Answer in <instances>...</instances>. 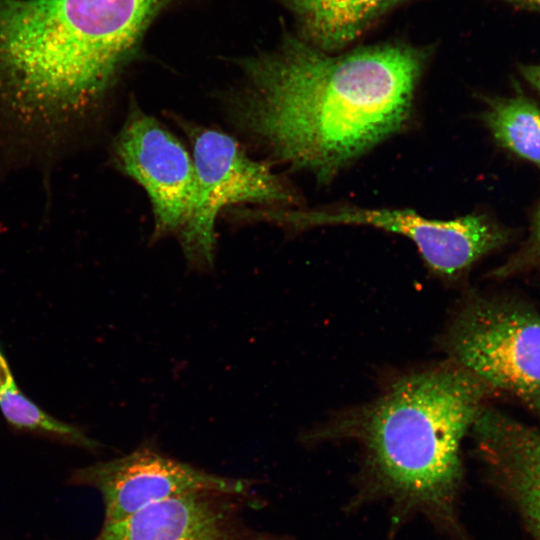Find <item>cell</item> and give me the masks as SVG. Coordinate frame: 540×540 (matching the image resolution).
<instances>
[{
  "mask_svg": "<svg viewBox=\"0 0 540 540\" xmlns=\"http://www.w3.org/2000/svg\"><path fill=\"white\" fill-rule=\"evenodd\" d=\"M430 55L401 42L329 53L288 35L240 61L232 115L274 159L328 182L408 125Z\"/></svg>",
  "mask_w": 540,
  "mask_h": 540,
  "instance_id": "6da1fadb",
  "label": "cell"
},
{
  "mask_svg": "<svg viewBox=\"0 0 540 540\" xmlns=\"http://www.w3.org/2000/svg\"><path fill=\"white\" fill-rule=\"evenodd\" d=\"M488 390L451 360L394 382L348 428L363 449L366 490L457 534L460 448Z\"/></svg>",
  "mask_w": 540,
  "mask_h": 540,
  "instance_id": "7a4b0ae2",
  "label": "cell"
},
{
  "mask_svg": "<svg viewBox=\"0 0 540 540\" xmlns=\"http://www.w3.org/2000/svg\"><path fill=\"white\" fill-rule=\"evenodd\" d=\"M192 147L197 193L190 217L177 234L188 267L214 269L215 222L226 206L255 203L286 208L299 197L270 164L252 159L229 134L182 122Z\"/></svg>",
  "mask_w": 540,
  "mask_h": 540,
  "instance_id": "3957f363",
  "label": "cell"
},
{
  "mask_svg": "<svg viewBox=\"0 0 540 540\" xmlns=\"http://www.w3.org/2000/svg\"><path fill=\"white\" fill-rule=\"evenodd\" d=\"M450 360L540 413V314L477 301L455 317L446 336Z\"/></svg>",
  "mask_w": 540,
  "mask_h": 540,
  "instance_id": "277c9868",
  "label": "cell"
},
{
  "mask_svg": "<svg viewBox=\"0 0 540 540\" xmlns=\"http://www.w3.org/2000/svg\"><path fill=\"white\" fill-rule=\"evenodd\" d=\"M261 218L292 228L367 225L400 234L416 246L426 265L451 278L505 241L504 231L485 214L451 220L423 217L411 210L337 206L315 210L265 209Z\"/></svg>",
  "mask_w": 540,
  "mask_h": 540,
  "instance_id": "5b68a950",
  "label": "cell"
},
{
  "mask_svg": "<svg viewBox=\"0 0 540 540\" xmlns=\"http://www.w3.org/2000/svg\"><path fill=\"white\" fill-rule=\"evenodd\" d=\"M67 482L99 493L103 523L122 521L150 505L194 493L254 496L250 480L208 472L164 454L151 442L118 458L75 468Z\"/></svg>",
  "mask_w": 540,
  "mask_h": 540,
  "instance_id": "8992f818",
  "label": "cell"
},
{
  "mask_svg": "<svg viewBox=\"0 0 540 540\" xmlns=\"http://www.w3.org/2000/svg\"><path fill=\"white\" fill-rule=\"evenodd\" d=\"M113 160L150 199L152 239L177 235L190 217L197 193L193 157L182 142L132 101L113 144Z\"/></svg>",
  "mask_w": 540,
  "mask_h": 540,
  "instance_id": "52a82bcc",
  "label": "cell"
},
{
  "mask_svg": "<svg viewBox=\"0 0 540 540\" xmlns=\"http://www.w3.org/2000/svg\"><path fill=\"white\" fill-rule=\"evenodd\" d=\"M254 496L208 491L150 505L118 522L103 523L89 540H284L245 516Z\"/></svg>",
  "mask_w": 540,
  "mask_h": 540,
  "instance_id": "ba28073f",
  "label": "cell"
},
{
  "mask_svg": "<svg viewBox=\"0 0 540 540\" xmlns=\"http://www.w3.org/2000/svg\"><path fill=\"white\" fill-rule=\"evenodd\" d=\"M471 429L491 477L540 540V432L484 407Z\"/></svg>",
  "mask_w": 540,
  "mask_h": 540,
  "instance_id": "9c48e42d",
  "label": "cell"
},
{
  "mask_svg": "<svg viewBox=\"0 0 540 540\" xmlns=\"http://www.w3.org/2000/svg\"><path fill=\"white\" fill-rule=\"evenodd\" d=\"M280 1L296 20L299 38L322 51L338 53L409 0Z\"/></svg>",
  "mask_w": 540,
  "mask_h": 540,
  "instance_id": "30bf717a",
  "label": "cell"
},
{
  "mask_svg": "<svg viewBox=\"0 0 540 540\" xmlns=\"http://www.w3.org/2000/svg\"><path fill=\"white\" fill-rule=\"evenodd\" d=\"M483 118L501 146L540 165V108L534 102L523 96L495 98Z\"/></svg>",
  "mask_w": 540,
  "mask_h": 540,
  "instance_id": "8fae6325",
  "label": "cell"
},
{
  "mask_svg": "<svg viewBox=\"0 0 540 540\" xmlns=\"http://www.w3.org/2000/svg\"><path fill=\"white\" fill-rule=\"evenodd\" d=\"M0 409L7 422L17 429L39 433L91 451L101 447L78 427L60 421L41 409L17 386L0 394Z\"/></svg>",
  "mask_w": 540,
  "mask_h": 540,
  "instance_id": "7c38bea8",
  "label": "cell"
},
{
  "mask_svg": "<svg viewBox=\"0 0 540 540\" xmlns=\"http://www.w3.org/2000/svg\"><path fill=\"white\" fill-rule=\"evenodd\" d=\"M16 386L9 365L0 351V394Z\"/></svg>",
  "mask_w": 540,
  "mask_h": 540,
  "instance_id": "4fadbf2b",
  "label": "cell"
},
{
  "mask_svg": "<svg viewBox=\"0 0 540 540\" xmlns=\"http://www.w3.org/2000/svg\"><path fill=\"white\" fill-rule=\"evenodd\" d=\"M521 72L523 77L540 93V63L523 66Z\"/></svg>",
  "mask_w": 540,
  "mask_h": 540,
  "instance_id": "5bb4252c",
  "label": "cell"
},
{
  "mask_svg": "<svg viewBox=\"0 0 540 540\" xmlns=\"http://www.w3.org/2000/svg\"><path fill=\"white\" fill-rule=\"evenodd\" d=\"M512 3L540 11V0H508Z\"/></svg>",
  "mask_w": 540,
  "mask_h": 540,
  "instance_id": "9a60e30c",
  "label": "cell"
},
{
  "mask_svg": "<svg viewBox=\"0 0 540 540\" xmlns=\"http://www.w3.org/2000/svg\"><path fill=\"white\" fill-rule=\"evenodd\" d=\"M534 239L537 249L540 252V205L537 211Z\"/></svg>",
  "mask_w": 540,
  "mask_h": 540,
  "instance_id": "2e32d148",
  "label": "cell"
}]
</instances>
